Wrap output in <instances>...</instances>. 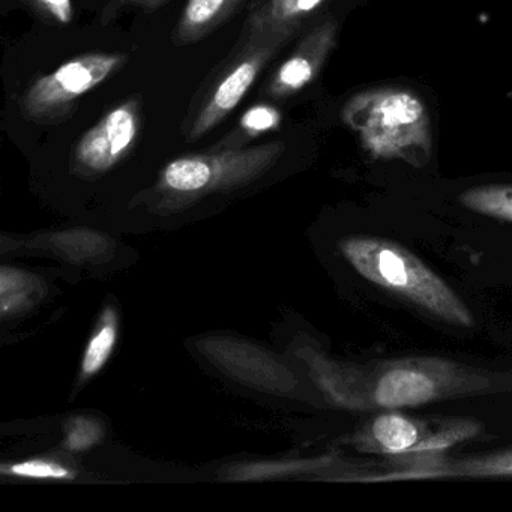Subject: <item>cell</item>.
<instances>
[{"mask_svg":"<svg viewBox=\"0 0 512 512\" xmlns=\"http://www.w3.org/2000/svg\"><path fill=\"white\" fill-rule=\"evenodd\" d=\"M307 361L317 385L346 409H401L512 389L511 374L491 373L440 358L347 365L313 355Z\"/></svg>","mask_w":512,"mask_h":512,"instance_id":"6da1fadb","label":"cell"},{"mask_svg":"<svg viewBox=\"0 0 512 512\" xmlns=\"http://www.w3.org/2000/svg\"><path fill=\"white\" fill-rule=\"evenodd\" d=\"M341 253L365 280L452 325H473L457 293L407 248L386 239L353 236L341 242Z\"/></svg>","mask_w":512,"mask_h":512,"instance_id":"7a4b0ae2","label":"cell"},{"mask_svg":"<svg viewBox=\"0 0 512 512\" xmlns=\"http://www.w3.org/2000/svg\"><path fill=\"white\" fill-rule=\"evenodd\" d=\"M341 116L377 160H403L416 167L430 160V115L412 92L397 88L362 92L347 101Z\"/></svg>","mask_w":512,"mask_h":512,"instance_id":"3957f363","label":"cell"},{"mask_svg":"<svg viewBox=\"0 0 512 512\" xmlns=\"http://www.w3.org/2000/svg\"><path fill=\"white\" fill-rule=\"evenodd\" d=\"M287 41L283 38L239 37L230 58L209 77L194 100L184 124L187 142H197L217 128L248 94L266 65Z\"/></svg>","mask_w":512,"mask_h":512,"instance_id":"277c9868","label":"cell"},{"mask_svg":"<svg viewBox=\"0 0 512 512\" xmlns=\"http://www.w3.org/2000/svg\"><path fill=\"white\" fill-rule=\"evenodd\" d=\"M284 149V142H269L233 151L185 155L164 167L157 190L167 196L194 197L239 187L268 172Z\"/></svg>","mask_w":512,"mask_h":512,"instance_id":"5b68a950","label":"cell"},{"mask_svg":"<svg viewBox=\"0 0 512 512\" xmlns=\"http://www.w3.org/2000/svg\"><path fill=\"white\" fill-rule=\"evenodd\" d=\"M127 62L124 53H86L71 59L32 83L20 101L23 116L34 124H62L80 98L112 79Z\"/></svg>","mask_w":512,"mask_h":512,"instance_id":"8992f818","label":"cell"},{"mask_svg":"<svg viewBox=\"0 0 512 512\" xmlns=\"http://www.w3.org/2000/svg\"><path fill=\"white\" fill-rule=\"evenodd\" d=\"M143 110L140 97H130L89 128L71 155V172L101 176L125 160L139 139Z\"/></svg>","mask_w":512,"mask_h":512,"instance_id":"52a82bcc","label":"cell"},{"mask_svg":"<svg viewBox=\"0 0 512 512\" xmlns=\"http://www.w3.org/2000/svg\"><path fill=\"white\" fill-rule=\"evenodd\" d=\"M223 373L244 385L271 394H289L296 379L287 365L271 353L232 337L205 338L197 344Z\"/></svg>","mask_w":512,"mask_h":512,"instance_id":"ba28073f","label":"cell"},{"mask_svg":"<svg viewBox=\"0 0 512 512\" xmlns=\"http://www.w3.org/2000/svg\"><path fill=\"white\" fill-rule=\"evenodd\" d=\"M338 23L334 17L314 26L292 55L274 71L265 86L271 100H287L316 80L337 44Z\"/></svg>","mask_w":512,"mask_h":512,"instance_id":"9c48e42d","label":"cell"},{"mask_svg":"<svg viewBox=\"0 0 512 512\" xmlns=\"http://www.w3.org/2000/svg\"><path fill=\"white\" fill-rule=\"evenodd\" d=\"M325 4L326 0H253L241 37L292 40Z\"/></svg>","mask_w":512,"mask_h":512,"instance_id":"30bf717a","label":"cell"},{"mask_svg":"<svg viewBox=\"0 0 512 512\" xmlns=\"http://www.w3.org/2000/svg\"><path fill=\"white\" fill-rule=\"evenodd\" d=\"M433 433L427 422L400 413H383L356 434L353 445L371 454L419 452L422 443Z\"/></svg>","mask_w":512,"mask_h":512,"instance_id":"8fae6325","label":"cell"},{"mask_svg":"<svg viewBox=\"0 0 512 512\" xmlns=\"http://www.w3.org/2000/svg\"><path fill=\"white\" fill-rule=\"evenodd\" d=\"M245 0H188L173 29L175 46L199 43L235 17Z\"/></svg>","mask_w":512,"mask_h":512,"instance_id":"7c38bea8","label":"cell"},{"mask_svg":"<svg viewBox=\"0 0 512 512\" xmlns=\"http://www.w3.org/2000/svg\"><path fill=\"white\" fill-rule=\"evenodd\" d=\"M280 110L271 104H257L248 109L239 119L238 125L224 136L220 142L215 143L209 151H233V149L247 148L253 140L281 127Z\"/></svg>","mask_w":512,"mask_h":512,"instance_id":"4fadbf2b","label":"cell"},{"mask_svg":"<svg viewBox=\"0 0 512 512\" xmlns=\"http://www.w3.org/2000/svg\"><path fill=\"white\" fill-rule=\"evenodd\" d=\"M118 341V314L112 307H107L101 314L100 322L86 346L82 359V377L89 379L100 373L107 364Z\"/></svg>","mask_w":512,"mask_h":512,"instance_id":"5bb4252c","label":"cell"},{"mask_svg":"<svg viewBox=\"0 0 512 512\" xmlns=\"http://www.w3.org/2000/svg\"><path fill=\"white\" fill-rule=\"evenodd\" d=\"M418 476H466V478H490V476H512V451L485 457L452 461L439 469L418 470Z\"/></svg>","mask_w":512,"mask_h":512,"instance_id":"9a60e30c","label":"cell"},{"mask_svg":"<svg viewBox=\"0 0 512 512\" xmlns=\"http://www.w3.org/2000/svg\"><path fill=\"white\" fill-rule=\"evenodd\" d=\"M461 205L476 214L512 223V185H481L460 194Z\"/></svg>","mask_w":512,"mask_h":512,"instance_id":"2e32d148","label":"cell"},{"mask_svg":"<svg viewBox=\"0 0 512 512\" xmlns=\"http://www.w3.org/2000/svg\"><path fill=\"white\" fill-rule=\"evenodd\" d=\"M103 437L104 427L98 419L77 416L65 424V445L70 451H88L100 443Z\"/></svg>","mask_w":512,"mask_h":512,"instance_id":"e0dca14e","label":"cell"},{"mask_svg":"<svg viewBox=\"0 0 512 512\" xmlns=\"http://www.w3.org/2000/svg\"><path fill=\"white\" fill-rule=\"evenodd\" d=\"M34 289L31 278L16 269L2 268L0 274V296L4 314L19 310Z\"/></svg>","mask_w":512,"mask_h":512,"instance_id":"ac0fdd59","label":"cell"},{"mask_svg":"<svg viewBox=\"0 0 512 512\" xmlns=\"http://www.w3.org/2000/svg\"><path fill=\"white\" fill-rule=\"evenodd\" d=\"M2 472L8 475L16 476V478L25 479H50V481H64V479L74 478V473L70 469L56 463V461L35 460L19 461V463L5 464Z\"/></svg>","mask_w":512,"mask_h":512,"instance_id":"d6986e66","label":"cell"},{"mask_svg":"<svg viewBox=\"0 0 512 512\" xmlns=\"http://www.w3.org/2000/svg\"><path fill=\"white\" fill-rule=\"evenodd\" d=\"M55 244L68 256L85 259V257L97 256L101 250L106 248L107 241L97 233L88 232V230H74V232H65L56 236Z\"/></svg>","mask_w":512,"mask_h":512,"instance_id":"ffe728a7","label":"cell"},{"mask_svg":"<svg viewBox=\"0 0 512 512\" xmlns=\"http://www.w3.org/2000/svg\"><path fill=\"white\" fill-rule=\"evenodd\" d=\"M38 19L58 26H68L74 20L73 0H20Z\"/></svg>","mask_w":512,"mask_h":512,"instance_id":"44dd1931","label":"cell"},{"mask_svg":"<svg viewBox=\"0 0 512 512\" xmlns=\"http://www.w3.org/2000/svg\"><path fill=\"white\" fill-rule=\"evenodd\" d=\"M313 461H289V463H254L248 466L239 467L233 473L235 479H263L274 478V476L289 475L314 467Z\"/></svg>","mask_w":512,"mask_h":512,"instance_id":"7402d4cb","label":"cell"},{"mask_svg":"<svg viewBox=\"0 0 512 512\" xmlns=\"http://www.w3.org/2000/svg\"><path fill=\"white\" fill-rule=\"evenodd\" d=\"M167 0H109L104 5L100 14V25L107 26L124 11L125 8H145V10H157L163 7Z\"/></svg>","mask_w":512,"mask_h":512,"instance_id":"603a6c76","label":"cell"}]
</instances>
